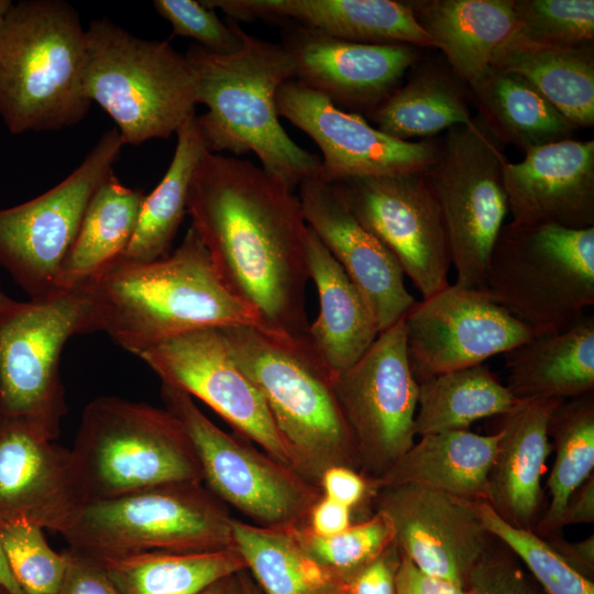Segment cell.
Instances as JSON below:
<instances>
[{
    "label": "cell",
    "mask_w": 594,
    "mask_h": 594,
    "mask_svg": "<svg viewBox=\"0 0 594 594\" xmlns=\"http://www.w3.org/2000/svg\"><path fill=\"white\" fill-rule=\"evenodd\" d=\"M246 160L207 151L191 177L187 213L227 289L263 328L304 334L309 323L306 244L299 198Z\"/></svg>",
    "instance_id": "6da1fadb"
},
{
    "label": "cell",
    "mask_w": 594,
    "mask_h": 594,
    "mask_svg": "<svg viewBox=\"0 0 594 594\" xmlns=\"http://www.w3.org/2000/svg\"><path fill=\"white\" fill-rule=\"evenodd\" d=\"M81 285L91 299L95 331L136 356L199 328L262 327L256 312L223 285L191 226L172 254L152 262L119 256Z\"/></svg>",
    "instance_id": "7a4b0ae2"
},
{
    "label": "cell",
    "mask_w": 594,
    "mask_h": 594,
    "mask_svg": "<svg viewBox=\"0 0 594 594\" xmlns=\"http://www.w3.org/2000/svg\"><path fill=\"white\" fill-rule=\"evenodd\" d=\"M242 47L219 55L191 43L184 54L195 77L196 100L207 107L197 124L211 153L253 152L262 168L294 190L317 177L321 158L295 143L279 123L276 94L295 79L292 58L282 44L248 34Z\"/></svg>",
    "instance_id": "3957f363"
},
{
    "label": "cell",
    "mask_w": 594,
    "mask_h": 594,
    "mask_svg": "<svg viewBox=\"0 0 594 594\" xmlns=\"http://www.w3.org/2000/svg\"><path fill=\"white\" fill-rule=\"evenodd\" d=\"M238 366L262 393L293 468L319 487L324 470L360 471L356 449L334 391V372L307 332L261 326L220 328Z\"/></svg>",
    "instance_id": "277c9868"
},
{
    "label": "cell",
    "mask_w": 594,
    "mask_h": 594,
    "mask_svg": "<svg viewBox=\"0 0 594 594\" xmlns=\"http://www.w3.org/2000/svg\"><path fill=\"white\" fill-rule=\"evenodd\" d=\"M86 30L63 0H23L0 18V117L12 134L80 122Z\"/></svg>",
    "instance_id": "5b68a950"
},
{
    "label": "cell",
    "mask_w": 594,
    "mask_h": 594,
    "mask_svg": "<svg viewBox=\"0 0 594 594\" xmlns=\"http://www.w3.org/2000/svg\"><path fill=\"white\" fill-rule=\"evenodd\" d=\"M86 37L84 95L114 121L124 145L167 139L195 116L194 73L168 41L138 37L107 18L92 20Z\"/></svg>",
    "instance_id": "8992f818"
},
{
    "label": "cell",
    "mask_w": 594,
    "mask_h": 594,
    "mask_svg": "<svg viewBox=\"0 0 594 594\" xmlns=\"http://www.w3.org/2000/svg\"><path fill=\"white\" fill-rule=\"evenodd\" d=\"M70 450L86 504L164 484L204 482L183 424L166 408L146 403L92 399Z\"/></svg>",
    "instance_id": "52a82bcc"
},
{
    "label": "cell",
    "mask_w": 594,
    "mask_h": 594,
    "mask_svg": "<svg viewBox=\"0 0 594 594\" xmlns=\"http://www.w3.org/2000/svg\"><path fill=\"white\" fill-rule=\"evenodd\" d=\"M484 290L537 336L568 330L594 305V227L504 224Z\"/></svg>",
    "instance_id": "ba28073f"
},
{
    "label": "cell",
    "mask_w": 594,
    "mask_h": 594,
    "mask_svg": "<svg viewBox=\"0 0 594 594\" xmlns=\"http://www.w3.org/2000/svg\"><path fill=\"white\" fill-rule=\"evenodd\" d=\"M232 518L202 483H172L87 503L62 536L68 548L97 560L202 552L234 546Z\"/></svg>",
    "instance_id": "9c48e42d"
},
{
    "label": "cell",
    "mask_w": 594,
    "mask_h": 594,
    "mask_svg": "<svg viewBox=\"0 0 594 594\" xmlns=\"http://www.w3.org/2000/svg\"><path fill=\"white\" fill-rule=\"evenodd\" d=\"M95 331L82 285L41 300L0 304V416L19 419L55 440L67 414L61 354L76 334Z\"/></svg>",
    "instance_id": "30bf717a"
},
{
    "label": "cell",
    "mask_w": 594,
    "mask_h": 594,
    "mask_svg": "<svg viewBox=\"0 0 594 594\" xmlns=\"http://www.w3.org/2000/svg\"><path fill=\"white\" fill-rule=\"evenodd\" d=\"M504 144L479 114L448 130L435 163L425 172L441 210L459 287L485 286L508 212Z\"/></svg>",
    "instance_id": "8fae6325"
},
{
    "label": "cell",
    "mask_w": 594,
    "mask_h": 594,
    "mask_svg": "<svg viewBox=\"0 0 594 594\" xmlns=\"http://www.w3.org/2000/svg\"><path fill=\"white\" fill-rule=\"evenodd\" d=\"M162 399L187 431L207 488L258 526L305 525L320 488L245 438L227 433L193 397L162 384Z\"/></svg>",
    "instance_id": "7c38bea8"
},
{
    "label": "cell",
    "mask_w": 594,
    "mask_h": 594,
    "mask_svg": "<svg viewBox=\"0 0 594 594\" xmlns=\"http://www.w3.org/2000/svg\"><path fill=\"white\" fill-rule=\"evenodd\" d=\"M124 143L103 132L58 185L23 204L0 209V267L32 300L56 294V278L79 231L89 200L113 173Z\"/></svg>",
    "instance_id": "4fadbf2b"
},
{
    "label": "cell",
    "mask_w": 594,
    "mask_h": 594,
    "mask_svg": "<svg viewBox=\"0 0 594 594\" xmlns=\"http://www.w3.org/2000/svg\"><path fill=\"white\" fill-rule=\"evenodd\" d=\"M334 391L356 449L360 472L373 487L416 437L419 384L408 362L405 316L380 332L353 365L334 373Z\"/></svg>",
    "instance_id": "5bb4252c"
},
{
    "label": "cell",
    "mask_w": 594,
    "mask_h": 594,
    "mask_svg": "<svg viewBox=\"0 0 594 594\" xmlns=\"http://www.w3.org/2000/svg\"><path fill=\"white\" fill-rule=\"evenodd\" d=\"M331 186L395 257L422 298L449 285L447 232L425 172L353 177Z\"/></svg>",
    "instance_id": "9a60e30c"
},
{
    "label": "cell",
    "mask_w": 594,
    "mask_h": 594,
    "mask_svg": "<svg viewBox=\"0 0 594 594\" xmlns=\"http://www.w3.org/2000/svg\"><path fill=\"white\" fill-rule=\"evenodd\" d=\"M138 358L162 384L200 399L241 437L293 468L262 393L234 362L220 328H199L168 338Z\"/></svg>",
    "instance_id": "2e32d148"
},
{
    "label": "cell",
    "mask_w": 594,
    "mask_h": 594,
    "mask_svg": "<svg viewBox=\"0 0 594 594\" xmlns=\"http://www.w3.org/2000/svg\"><path fill=\"white\" fill-rule=\"evenodd\" d=\"M407 356L421 383L483 364L537 336L497 305L484 289L448 285L405 315Z\"/></svg>",
    "instance_id": "e0dca14e"
},
{
    "label": "cell",
    "mask_w": 594,
    "mask_h": 594,
    "mask_svg": "<svg viewBox=\"0 0 594 594\" xmlns=\"http://www.w3.org/2000/svg\"><path fill=\"white\" fill-rule=\"evenodd\" d=\"M276 108L279 117L316 142L322 153L317 177L329 185L353 177L426 172L437 157L439 145L433 140L394 139L295 79L278 89Z\"/></svg>",
    "instance_id": "ac0fdd59"
},
{
    "label": "cell",
    "mask_w": 594,
    "mask_h": 594,
    "mask_svg": "<svg viewBox=\"0 0 594 594\" xmlns=\"http://www.w3.org/2000/svg\"><path fill=\"white\" fill-rule=\"evenodd\" d=\"M372 502L394 529V542L422 572L466 587L494 537L476 502L415 484L382 487Z\"/></svg>",
    "instance_id": "d6986e66"
},
{
    "label": "cell",
    "mask_w": 594,
    "mask_h": 594,
    "mask_svg": "<svg viewBox=\"0 0 594 594\" xmlns=\"http://www.w3.org/2000/svg\"><path fill=\"white\" fill-rule=\"evenodd\" d=\"M282 46L293 61L295 80L337 107L369 117L416 63L418 48L406 44H363L290 23Z\"/></svg>",
    "instance_id": "ffe728a7"
},
{
    "label": "cell",
    "mask_w": 594,
    "mask_h": 594,
    "mask_svg": "<svg viewBox=\"0 0 594 594\" xmlns=\"http://www.w3.org/2000/svg\"><path fill=\"white\" fill-rule=\"evenodd\" d=\"M85 505L72 450L0 416V528L24 522L62 535Z\"/></svg>",
    "instance_id": "44dd1931"
},
{
    "label": "cell",
    "mask_w": 594,
    "mask_h": 594,
    "mask_svg": "<svg viewBox=\"0 0 594 594\" xmlns=\"http://www.w3.org/2000/svg\"><path fill=\"white\" fill-rule=\"evenodd\" d=\"M298 187L308 227L363 295L378 333L396 323L416 302L398 262L361 226L331 185L310 177Z\"/></svg>",
    "instance_id": "7402d4cb"
},
{
    "label": "cell",
    "mask_w": 594,
    "mask_h": 594,
    "mask_svg": "<svg viewBox=\"0 0 594 594\" xmlns=\"http://www.w3.org/2000/svg\"><path fill=\"white\" fill-rule=\"evenodd\" d=\"M510 224L594 227V141L551 142L507 163L503 174Z\"/></svg>",
    "instance_id": "603a6c76"
},
{
    "label": "cell",
    "mask_w": 594,
    "mask_h": 594,
    "mask_svg": "<svg viewBox=\"0 0 594 594\" xmlns=\"http://www.w3.org/2000/svg\"><path fill=\"white\" fill-rule=\"evenodd\" d=\"M233 21H284L363 44L437 48L409 4L392 0H202Z\"/></svg>",
    "instance_id": "cb8c5ba5"
},
{
    "label": "cell",
    "mask_w": 594,
    "mask_h": 594,
    "mask_svg": "<svg viewBox=\"0 0 594 594\" xmlns=\"http://www.w3.org/2000/svg\"><path fill=\"white\" fill-rule=\"evenodd\" d=\"M562 402L520 400L499 416L501 437L487 474L485 502L512 526L534 530L540 519L541 480L552 448L548 426Z\"/></svg>",
    "instance_id": "d4e9b609"
},
{
    "label": "cell",
    "mask_w": 594,
    "mask_h": 594,
    "mask_svg": "<svg viewBox=\"0 0 594 594\" xmlns=\"http://www.w3.org/2000/svg\"><path fill=\"white\" fill-rule=\"evenodd\" d=\"M506 387L520 400H566L594 391V316L504 353Z\"/></svg>",
    "instance_id": "484cf974"
},
{
    "label": "cell",
    "mask_w": 594,
    "mask_h": 594,
    "mask_svg": "<svg viewBox=\"0 0 594 594\" xmlns=\"http://www.w3.org/2000/svg\"><path fill=\"white\" fill-rule=\"evenodd\" d=\"M306 253L320 305L307 336L330 369L339 373L366 352L378 330L361 292L309 227Z\"/></svg>",
    "instance_id": "4316f807"
},
{
    "label": "cell",
    "mask_w": 594,
    "mask_h": 594,
    "mask_svg": "<svg viewBox=\"0 0 594 594\" xmlns=\"http://www.w3.org/2000/svg\"><path fill=\"white\" fill-rule=\"evenodd\" d=\"M420 26L468 86L492 65L515 24V0L407 1Z\"/></svg>",
    "instance_id": "83f0119b"
},
{
    "label": "cell",
    "mask_w": 594,
    "mask_h": 594,
    "mask_svg": "<svg viewBox=\"0 0 594 594\" xmlns=\"http://www.w3.org/2000/svg\"><path fill=\"white\" fill-rule=\"evenodd\" d=\"M499 430H452L421 436L373 488L415 484L471 502H485Z\"/></svg>",
    "instance_id": "f1b7e54d"
},
{
    "label": "cell",
    "mask_w": 594,
    "mask_h": 594,
    "mask_svg": "<svg viewBox=\"0 0 594 594\" xmlns=\"http://www.w3.org/2000/svg\"><path fill=\"white\" fill-rule=\"evenodd\" d=\"M233 544L264 594H341L343 582L305 548L299 526H258L232 518Z\"/></svg>",
    "instance_id": "f546056e"
},
{
    "label": "cell",
    "mask_w": 594,
    "mask_h": 594,
    "mask_svg": "<svg viewBox=\"0 0 594 594\" xmlns=\"http://www.w3.org/2000/svg\"><path fill=\"white\" fill-rule=\"evenodd\" d=\"M144 197L142 189L122 185L113 173L100 184L61 266L57 290L86 283L124 253L135 232Z\"/></svg>",
    "instance_id": "4dcf8cb0"
},
{
    "label": "cell",
    "mask_w": 594,
    "mask_h": 594,
    "mask_svg": "<svg viewBox=\"0 0 594 594\" xmlns=\"http://www.w3.org/2000/svg\"><path fill=\"white\" fill-rule=\"evenodd\" d=\"M480 116L505 142L525 151L571 139L576 129L527 79L491 66L469 86Z\"/></svg>",
    "instance_id": "1f68e13d"
},
{
    "label": "cell",
    "mask_w": 594,
    "mask_h": 594,
    "mask_svg": "<svg viewBox=\"0 0 594 594\" xmlns=\"http://www.w3.org/2000/svg\"><path fill=\"white\" fill-rule=\"evenodd\" d=\"M491 66L522 76L576 129L593 127V44L568 48L502 44Z\"/></svg>",
    "instance_id": "d6a6232c"
},
{
    "label": "cell",
    "mask_w": 594,
    "mask_h": 594,
    "mask_svg": "<svg viewBox=\"0 0 594 594\" xmlns=\"http://www.w3.org/2000/svg\"><path fill=\"white\" fill-rule=\"evenodd\" d=\"M519 403L484 364L447 372L419 383L415 435L468 430L474 421L503 416Z\"/></svg>",
    "instance_id": "836d02e7"
},
{
    "label": "cell",
    "mask_w": 594,
    "mask_h": 594,
    "mask_svg": "<svg viewBox=\"0 0 594 594\" xmlns=\"http://www.w3.org/2000/svg\"><path fill=\"white\" fill-rule=\"evenodd\" d=\"M95 560L121 594H197L220 578L246 570L235 546L202 552L150 551Z\"/></svg>",
    "instance_id": "e575fe53"
},
{
    "label": "cell",
    "mask_w": 594,
    "mask_h": 594,
    "mask_svg": "<svg viewBox=\"0 0 594 594\" xmlns=\"http://www.w3.org/2000/svg\"><path fill=\"white\" fill-rule=\"evenodd\" d=\"M458 79L440 67L418 69L369 118L376 129L400 141L426 140L440 131L468 124L473 117Z\"/></svg>",
    "instance_id": "d590c367"
},
{
    "label": "cell",
    "mask_w": 594,
    "mask_h": 594,
    "mask_svg": "<svg viewBox=\"0 0 594 594\" xmlns=\"http://www.w3.org/2000/svg\"><path fill=\"white\" fill-rule=\"evenodd\" d=\"M176 135L170 164L160 184L145 195L135 232L121 255L128 260L152 262L166 256L187 213L191 177L208 150L196 114L184 122Z\"/></svg>",
    "instance_id": "8d00e7d4"
},
{
    "label": "cell",
    "mask_w": 594,
    "mask_h": 594,
    "mask_svg": "<svg viewBox=\"0 0 594 594\" xmlns=\"http://www.w3.org/2000/svg\"><path fill=\"white\" fill-rule=\"evenodd\" d=\"M548 433L556 450L547 480L550 502L532 530L544 539L560 535L570 496L594 474L593 393L563 400L550 417Z\"/></svg>",
    "instance_id": "74e56055"
},
{
    "label": "cell",
    "mask_w": 594,
    "mask_h": 594,
    "mask_svg": "<svg viewBox=\"0 0 594 594\" xmlns=\"http://www.w3.org/2000/svg\"><path fill=\"white\" fill-rule=\"evenodd\" d=\"M593 40V0H515V24L503 44L568 48Z\"/></svg>",
    "instance_id": "f35d334b"
},
{
    "label": "cell",
    "mask_w": 594,
    "mask_h": 594,
    "mask_svg": "<svg viewBox=\"0 0 594 594\" xmlns=\"http://www.w3.org/2000/svg\"><path fill=\"white\" fill-rule=\"evenodd\" d=\"M487 531L504 543L527 568L543 594H594V583L568 564L532 530L506 522L486 502H476Z\"/></svg>",
    "instance_id": "ab89813d"
},
{
    "label": "cell",
    "mask_w": 594,
    "mask_h": 594,
    "mask_svg": "<svg viewBox=\"0 0 594 594\" xmlns=\"http://www.w3.org/2000/svg\"><path fill=\"white\" fill-rule=\"evenodd\" d=\"M299 532L310 556L343 584L394 543L391 520L376 509L367 518L330 537L315 536L304 525L299 526Z\"/></svg>",
    "instance_id": "60d3db41"
},
{
    "label": "cell",
    "mask_w": 594,
    "mask_h": 594,
    "mask_svg": "<svg viewBox=\"0 0 594 594\" xmlns=\"http://www.w3.org/2000/svg\"><path fill=\"white\" fill-rule=\"evenodd\" d=\"M0 543L9 568L25 594H57L66 571L64 551L47 543L43 529L31 524L0 528Z\"/></svg>",
    "instance_id": "b9f144b4"
},
{
    "label": "cell",
    "mask_w": 594,
    "mask_h": 594,
    "mask_svg": "<svg viewBox=\"0 0 594 594\" xmlns=\"http://www.w3.org/2000/svg\"><path fill=\"white\" fill-rule=\"evenodd\" d=\"M153 8L170 24L173 35L193 38L211 53L230 55L242 47L239 22L224 23L202 0H154Z\"/></svg>",
    "instance_id": "7bdbcfd3"
},
{
    "label": "cell",
    "mask_w": 594,
    "mask_h": 594,
    "mask_svg": "<svg viewBox=\"0 0 594 594\" xmlns=\"http://www.w3.org/2000/svg\"><path fill=\"white\" fill-rule=\"evenodd\" d=\"M465 588L470 594H543L515 553L495 538L472 569Z\"/></svg>",
    "instance_id": "ee69618b"
},
{
    "label": "cell",
    "mask_w": 594,
    "mask_h": 594,
    "mask_svg": "<svg viewBox=\"0 0 594 594\" xmlns=\"http://www.w3.org/2000/svg\"><path fill=\"white\" fill-rule=\"evenodd\" d=\"M64 553L67 564L57 594H121L98 561L70 548Z\"/></svg>",
    "instance_id": "f6af8a7d"
},
{
    "label": "cell",
    "mask_w": 594,
    "mask_h": 594,
    "mask_svg": "<svg viewBox=\"0 0 594 594\" xmlns=\"http://www.w3.org/2000/svg\"><path fill=\"white\" fill-rule=\"evenodd\" d=\"M400 551L395 542L343 584V594H396Z\"/></svg>",
    "instance_id": "bcb514c9"
},
{
    "label": "cell",
    "mask_w": 594,
    "mask_h": 594,
    "mask_svg": "<svg viewBox=\"0 0 594 594\" xmlns=\"http://www.w3.org/2000/svg\"><path fill=\"white\" fill-rule=\"evenodd\" d=\"M319 488L324 497L336 501L352 510L372 501L375 491L372 483L360 471L336 465L323 471Z\"/></svg>",
    "instance_id": "7dc6e473"
},
{
    "label": "cell",
    "mask_w": 594,
    "mask_h": 594,
    "mask_svg": "<svg viewBox=\"0 0 594 594\" xmlns=\"http://www.w3.org/2000/svg\"><path fill=\"white\" fill-rule=\"evenodd\" d=\"M396 594H470L450 581L429 575L419 570L400 552L396 575Z\"/></svg>",
    "instance_id": "c3c4849f"
},
{
    "label": "cell",
    "mask_w": 594,
    "mask_h": 594,
    "mask_svg": "<svg viewBox=\"0 0 594 594\" xmlns=\"http://www.w3.org/2000/svg\"><path fill=\"white\" fill-rule=\"evenodd\" d=\"M353 510L323 495L310 508L304 527L318 537H330L349 528Z\"/></svg>",
    "instance_id": "681fc988"
},
{
    "label": "cell",
    "mask_w": 594,
    "mask_h": 594,
    "mask_svg": "<svg viewBox=\"0 0 594 594\" xmlns=\"http://www.w3.org/2000/svg\"><path fill=\"white\" fill-rule=\"evenodd\" d=\"M546 540L568 564L592 580L594 573V535L575 542L565 540L561 535Z\"/></svg>",
    "instance_id": "f907efd6"
},
{
    "label": "cell",
    "mask_w": 594,
    "mask_h": 594,
    "mask_svg": "<svg viewBox=\"0 0 594 594\" xmlns=\"http://www.w3.org/2000/svg\"><path fill=\"white\" fill-rule=\"evenodd\" d=\"M594 521V474L570 496L560 519V529L575 524Z\"/></svg>",
    "instance_id": "816d5d0a"
},
{
    "label": "cell",
    "mask_w": 594,
    "mask_h": 594,
    "mask_svg": "<svg viewBox=\"0 0 594 594\" xmlns=\"http://www.w3.org/2000/svg\"><path fill=\"white\" fill-rule=\"evenodd\" d=\"M239 591L240 578L234 573L216 580L197 594H239Z\"/></svg>",
    "instance_id": "f5cc1de1"
},
{
    "label": "cell",
    "mask_w": 594,
    "mask_h": 594,
    "mask_svg": "<svg viewBox=\"0 0 594 594\" xmlns=\"http://www.w3.org/2000/svg\"><path fill=\"white\" fill-rule=\"evenodd\" d=\"M0 584L11 594H25L16 583L0 543Z\"/></svg>",
    "instance_id": "db71d44e"
},
{
    "label": "cell",
    "mask_w": 594,
    "mask_h": 594,
    "mask_svg": "<svg viewBox=\"0 0 594 594\" xmlns=\"http://www.w3.org/2000/svg\"><path fill=\"white\" fill-rule=\"evenodd\" d=\"M240 591L239 594H264L248 570L239 572Z\"/></svg>",
    "instance_id": "11a10c76"
},
{
    "label": "cell",
    "mask_w": 594,
    "mask_h": 594,
    "mask_svg": "<svg viewBox=\"0 0 594 594\" xmlns=\"http://www.w3.org/2000/svg\"><path fill=\"white\" fill-rule=\"evenodd\" d=\"M11 4V0H0V18L7 12Z\"/></svg>",
    "instance_id": "9f6ffc18"
},
{
    "label": "cell",
    "mask_w": 594,
    "mask_h": 594,
    "mask_svg": "<svg viewBox=\"0 0 594 594\" xmlns=\"http://www.w3.org/2000/svg\"><path fill=\"white\" fill-rule=\"evenodd\" d=\"M8 298L9 296L3 293V290L1 289V284H0V304H2Z\"/></svg>",
    "instance_id": "6f0895ef"
},
{
    "label": "cell",
    "mask_w": 594,
    "mask_h": 594,
    "mask_svg": "<svg viewBox=\"0 0 594 594\" xmlns=\"http://www.w3.org/2000/svg\"><path fill=\"white\" fill-rule=\"evenodd\" d=\"M0 594H11L4 586L0 584Z\"/></svg>",
    "instance_id": "680465c9"
},
{
    "label": "cell",
    "mask_w": 594,
    "mask_h": 594,
    "mask_svg": "<svg viewBox=\"0 0 594 594\" xmlns=\"http://www.w3.org/2000/svg\"><path fill=\"white\" fill-rule=\"evenodd\" d=\"M341 594H343V593H341Z\"/></svg>",
    "instance_id": "91938a15"
}]
</instances>
